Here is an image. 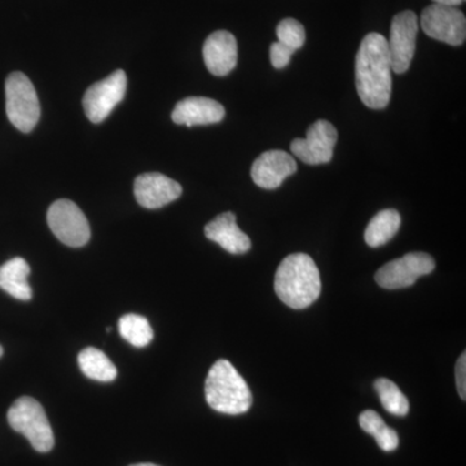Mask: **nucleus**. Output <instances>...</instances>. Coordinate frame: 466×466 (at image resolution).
I'll return each mask as SVG.
<instances>
[{"label":"nucleus","instance_id":"25","mask_svg":"<svg viewBox=\"0 0 466 466\" xmlns=\"http://www.w3.org/2000/svg\"><path fill=\"white\" fill-rule=\"evenodd\" d=\"M466 354L459 358L458 364H456V385H458V391L460 398L462 400H466Z\"/></svg>","mask_w":466,"mask_h":466},{"label":"nucleus","instance_id":"7","mask_svg":"<svg viewBox=\"0 0 466 466\" xmlns=\"http://www.w3.org/2000/svg\"><path fill=\"white\" fill-rule=\"evenodd\" d=\"M434 268L433 257L426 253H410L382 266L376 272V283L383 289H403L412 287L421 276L431 274Z\"/></svg>","mask_w":466,"mask_h":466},{"label":"nucleus","instance_id":"11","mask_svg":"<svg viewBox=\"0 0 466 466\" xmlns=\"http://www.w3.org/2000/svg\"><path fill=\"white\" fill-rule=\"evenodd\" d=\"M337 140V128L330 122L319 119L309 126L306 139H294L291 142L290 150L305 164H328L332 161Z\"/></svg>","mask_w":466,"mask_h":466},{"label":"nucleus","instance_id":"3","mask_svg":"<svg viewBox=\"0 0 466 466\" xmlns=\"http://www.w3.org/2000/svg\"><path fill=\"white\" fill-rule=\"evenodd\" d=\"M208 406L225 415H242L250 410L253 395L248 383L228 360H218L205 382Z\"/></svg>","mask_w":466,"mask_h":466},{"label":"nucleus","instance_id":"6","mask_svg":"<svg viewBox=\"0 0 466 466\" xmlns=\"http://www.w3.org/2000/svg\"><path fill=\"white\" fill-rule=\"evenodd\" d=\"M47 222L58 240L70 248H81L90 241L87 218L75 202L58 200L48 208Z\"/></svg>","mask_w":466,"mask_h":466},{"label":"nucleus","instance_id":"19","mask_svg":"<svg viewBox=\"0 0 466 466\" xmlns=\"http://www.w3.org/2000/svg\"><path fill=\"white\" fill-rule=\"evenodd\" d=\"M78 364L82 373L95 381L112 382L118 376V370L112 360L95 348L82 350L78 355Z\"/></svg>","mask_w":466,"mask_h":466},{"label":"nucleus","instance_id":"26","mask_svg":"<svg viewBox=\"0 0 466 466\" xmlns=\"http://www.w3.org/2000/svg\"><path fill=\"white\" fill-rule=\"evenodd\" d=\"M433 2L437 3V5H451V7H458V5H462V3L465 2V0H433Z\"/></svg>","mask_w":466,"mask_h":466},{"label":"nucleus","instance_id":"28","mask_svg":"<svg viewBox=\"0 0 466 466\" xmlns=\"http://www.w3.org/2000/svg\"><path fill=\"white\" fill-rule=\"evenodd\" d=\"M2 355H3V348H2V346H0V358H2Z\"/></svg>","mask_w":466,"mask_h":466},{"label":"nucleus","instance_id":"13","mask_svg":"<svg viewBox=\"0 0 466 466\" xmlns=\"http://www.w3.org/2000/svg\"><path fill=\"white\" fill-rule=\"evenodd\" d=\"M296 159L284 150L262 153L251 167V179L263 189H276L287 177L297 173Z\"/></svg>","mask_w":466,"mask_h":466},{"label":"nucleus","instance_id":"4","mask_svg":"<svg viewBox=\"0 0 466 466\" xmlns=\"http://www.w3.org/2000/svg\"><path fill=\"white\" fill-rule=\"evenodd\" d=\"M8 424L17 433L23 434L38 452H50L55 438L47 415L38 400L23 397L15 401L8 410Z\"/></svg>","mask_w":466,"mask_h":466},{"label":"nucleus","instance_id":"15","mask_svg":"<svg viewBox=\"0 0 466 466\" xmlns=\"http://www.w3.org/2000/svg\"><path fill=\"white\" fill-rule=\"evenodd\" d=\"M222 104L208 97H187L175 106L171 118L177 125L205 126L218 124L225 118Z\"/></svg>","mask_w":466,"mask_h":466},{"label":"nucleus","instance_id":"5","mask_svg":"<svg viewBox=\"0 0 466 466\" xmlns=\"http://www.w3.org/2000/svg\"><path fill=\"white\" fill-rule=\"evenodd\" d=\"M5 110L11 124L21 133H30L41 118L38 95L24 73H12L5 81Z\"/></svg>","mask_w":466,"mask_h":466},{"label":"nucleus","instance_id":"8","mask_svg":"<svg viewBox=\"0 0 466 466\" xmlns=\"http://www.w3.org/2000/svg\"><path fill=\"white\" fill-rule=\"evenodd\" d=\"M419 18L412 11H403L392 18L390 38L388 41L392 72L403 75L410 69L416 52Z\"/></svg>","mask_w":466,"mask_h":466},{"label":"nucleus","instance_id":"14","mask_svg":"<svg viewBox=\"0 0 466 466\" xmlns=\"http://www.w3.org/2000/svg\"><path fill=\"white\" fill-rule=\"evenodd\" d=\"M202 55L211 75L225 76L238 66V42L233 34L218 30L208 36Z\"/></svg>","mask_w":466,"mask_h":466},{"label":"nucleus","instance_id":"1","mask_svg":"<svg viewBox=\"0 0 466 466\" xmlns=\"http://www.w3.org/2000/svg\"><path fill=\"white\" fill-rule=\"evenodd\" d=\"M391 72L388 39L379 33L368 34L355 58V86L368 108L380 110L390 103Z\"/></svg>","mask_w":466,"mask_h":466},{"label":"nucleus","instance_id":"9","mask_svg":"<svg viewBox=\"0 0 466 466\" xmlns=\"http://www.w3.org/2000/svg\"><path fill=\"white\" fill-rule=\"evenodd\" d=\"M426 35L451 46H461L466 38V18L460 9L451 5H429L421 15Z\"/></svg>","mask_w":466,"mask_h":466},{"label":"nucleus","instance_id":"12","mask_svg":"<svg viewBox=\"0 0 466 466\" xmlns=\"http://www.w3.org/2000/svg\"><path fill=\"white\" fill-rule=\"evenodd\" d=\"M134 193L137 201L146 208H159L177 200L183 188L167 175L147 173L135 179Z\"/></svg>","mask_w":466,"mask_h":466},{"label":"nucleus","instance_id":"17","mask_svg":"<svg viewBox=\"0 0 466 466\" xmlns=\"http://www.w3.org/2000/svg\"><path fill=\"white\" fill-rule=\"evenodd\" d=\"M30 266L24 258H14L0 267V289L18 300H30L33 297L29 279Z\"/></svg>","mask_w":466,"mask_h":466},{"label":"nucleus","instance_id":"20","mask_svg":"<svg viewBox=\"0 0 466 466\" xmlns=\"http://www.w3.org/2000/svg\"><path fill=\"white\" fill-rule=\"evenodd\" d=\"M359 424L366 433L373 435L380 449L391 452L400 446V437L394 429L389 428L383 421L382 417L375 410H364L359 416Z\"/></svg>","mask_w":466,"mask_h":466},{"label":"nucleus","instance_id":"21","mask_svg":"<svg viewBox=\"0 0 466 466\" xmlns=\"http://www.w3.org/2000/svg\"><path fill=\"white\" fill-rule=\"evenodd\" d=\"M118 329L122 339L135 348H146L153 339V329L148 319L140 315H125L119 319Z\"/></svg>","mask_w":466,"mask_h":466},{"label":"nucleus","instance_id":"27","mask_svg":"<svg viewBox=\"0 0 466 466\" xmlns=\"http://www.w3.org/2000/svg\"><path fill=\"white\" fill-rule=\"evenodd\" d=\"M131 466H158L155 464H137V465H131Z\"/></svg>","mask_w":466,"mask_h":466},{"label":"nucleus","instance_id":"2","mask_svg":"<svg viewBox=\"0 0 466 466\" xmlns=\"http://www.w3.org/2000/svg\"><path fill=\"white\" fill-rule=\"evenodd\" d=\"M275 291L288 308L303 309L321 293L320 274L314 259L305 253L290 254L275 274Z\"/></svg>","mask_w":466,"mask_h":466},{"label":"nucleus","instance_id":"18","mask_svg":"<svg viewBox=\"0 0 466 466\" xmlns=\"http://www.w3.org/2000/svg\"><path fill=\"white\" fill-rule=\"evenodd\" d=\"M400 214L395 208L380 211L368 223L366 232H364V240L368 247L380 248L388 244L400 231Z\"/></svg>","mask_w":466,"mask_h":466},{"label":"nucleus","instance_id":"23","mask_svg":"<svg viewBox=\"0 0 466 466\" xmlns=\"http://www.w3.org/2000/svg\"><path fill=\"white\" fill-rule=\"evenodd\" d=\"M276 35H278V42L283 43L293 51L302 48L306 42L305 27L294 18H285L280 21L276 27Z\"/></svg>","mask_w":466,"mask_h":466},{"label":"nucleus","instance_id":"24","mask_svg":"<svg viewBox=\"0 0 466 466\" xmlns=\"http://www.w3.org/2000/svg\"><path fill=\"white\" fill-rule=\"evenodd\" d=\"M291 48L284 46L283 43L275 42L271 45V50H269V57H271V64L275 69H284L285 66H289L291 55L294 54Z\"/></svg>","mask_w":466,"mask_h":466},{"label":"nucleus","instance_id":"22","mask_svg":"<svg viewBox=\"0 0 466 466\" xmlns=\"http://www.w3.org/2000/svg\"><path fill=\"white\" fill-rule=\"evenodd\" d=\"M375 389L383 408L394 416H406L410 410V403L403 392L394 382L388 379L376 380Z\"/></svg>","mask_w":466,"mask_h":466},{"label":"nucleus","instance_id":"16","mask_svg":"<svg viewBox=\"0 0 466 466\" xmlns=\"http://www.w3.org/2000/svg\"><path fill=\"white\" fill-rule=\"evenodd\" d=\"M205 236L235 256L248 253L251 248L249 236L241 231L236 223V216L231 211L220 214L208 223L205 227Z\"/></svg>","mask_w":466,"mask_h":466},{"label":"nucleus","instance_id":"10","mask_svg":"<svg viewBox=\"0 0 466 466\" xmlns=\"http://www.w3.org/2000/svg\"><path fill=\"white\" fill-rule=\"evenodd\" d=\"M127 76L124 70H116L108 78L96 82L86 91L84 108L92 124H100L124 100Z\"/></svg>","mask_w":466,"mask_h":466}]
</instances>
